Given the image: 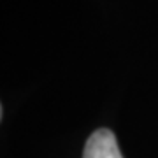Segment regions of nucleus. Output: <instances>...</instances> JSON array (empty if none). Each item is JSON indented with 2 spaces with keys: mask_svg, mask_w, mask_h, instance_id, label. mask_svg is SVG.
<instances>
[{
  "mask_svg": "<svg viewBox=\"0 0 158 158\" xmlns=\"http://www.w3.org/2000/svg\"><path fill=\"white\" fill-rule=\"evenodd\" d=\"M83 158H123L118 148L116 137L111 130L100 128L93 132L86 141Z\"/></svg>",
  "mask_w": 158,
  "mask_h": 158,
  "instance_id": "1",
  "label": "nucleus"
}]
</instances>
